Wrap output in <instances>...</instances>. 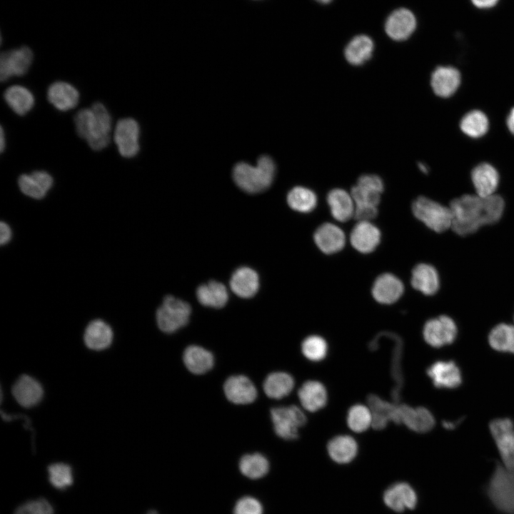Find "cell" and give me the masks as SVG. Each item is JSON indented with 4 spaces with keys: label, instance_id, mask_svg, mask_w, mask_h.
Here are the masks:
<instances>
[{
    "label": "cell",
    "instance_id": "obj_48",
    "mask_svg": "<svg viewBox=\"0 0 514 514\" xmlns=\"http://www.w3.org/2000/svg\"><path fill=\"white\" fill-rule=\"evenodd\" d=\"M378 214L377 206H355L354 216L358 221H370Z\"/></svg>",
    "mask_w": 514,
    "mask_h": 514
},
{
    "label": "cell",
    "instance_id": "obj_2",
    "mask_svg": "<svg viewBox=\"0 0 514 514\" xmlns=\"http://www.w3.org/2000/svg\"><path fill=\"white\" fill-rule=\"evenodd\" d=\"M75 129L94 151H101L111 141L112 119L108 109L100 102L91 108L81 109L74 116Z\"/></svg>",
    "mask_w": 514,
    "mask_h": 514
},
{
    "label": "cell",
    "instance_id": "obj_19",
    "mask_svg": "<svg viewBox=\"0 0 514 514\" xmlns=\"http://www.w3.org/2000/svg\"><path fill=\"white\" fill-rule=\"evenodd\" d=\"M314 241L317 247L326 254H333L342 250L346 244L344 232L331 223L321 224L315 231Z\"/></svg>",
    "mask_w": 514,
    "mask_h": 514
},
{
    "label": "cell",
    "instance_id": "obj_3",
    "mask_svg": "<svg viewBox=\"0 0 514 514\" xmlns=\"http://www.w3.org/2000/svg\"><path fill=\"white\" fill-rule=\"evenodd\" d=\"M276 171L273 159L268 156H261L256 166L245 162L237 163L233 171L236 185L249 193L261 192L272 183Z\"/></svg>",
    "mask_w": 514,
    "mask_h": 514
},
{
    "label": "cell",
    "instance_id": "obj_31",
    "mask_svg": "<svg viewBox=\"0 0 514 514\" xmlns=\"http://www.w3.org/2000/svg\"><path fill=\"white\" fill-rule=\"evenodd\" d=\"M4 99L9 108L19 116H24L29 113L35 104V98L32 92L21 85L8 87L4 93Z\"/></svg>",
    "mask_w": 514,
    "mask_h": 514
},
{
    "label": "cell",
    "instance_id": "obj_22",
    "mask_svg": "<svg viewBox=\"0 0 514 514\" xmlns=\"http://www.w3.org/2000/svg\"><path fill=\"white\" fill-rule=\"evenodd\" d=\"M460 84V74L452 66H438L431 74L430 85L434 93L443 98L453 95Z\"/></svg>",
    "mask_w": 514,
    "mask_h": 514
},
{
    "label": "cell",
    "instance_id": "obj_16",
    "mask_svg": "<svg viewBox=\"0 0 514 514\" xmlns=\"http://www.w3.org/2000/svg\"><path fill=\"white\" fill-rule=\"evenodd\" d=\"M374 299L382 304L396 302L404 292L403 282L392 273H383L374 281L371 289Z\"/></svg>",
    "mask_w": 514,
    "mask_h": 514
},
{
    "label": "cell",
    "instance_id": "obj_38",
    "mask_svg": "<svg viewBox=\"0 0 514 514\" xmlns=\"http://www.w3.org/2000/svg\"><path fill=\"white\" fill-rule=\"evenodd\" d=\"M288 206L294 211L301 213L312 211L317 205L316 194L310 188L303 186L293 188L287 195Z\"/></svg>",
    "mask_w": 514,
    "mask_h": 514
},
{
    "label": "cell",
    "instance_id": "obj_1",
    "mask_svg": "<svg viewBox=\"0 0 514 514\" xmlns=\"http://www.w3.org/2000/svg\"><path fill=\"white\" fill-rule=\"evenodd\" d=\"M453 214L451 230L465 238L477 233L484 226H493L503 216L505 203L500 195L487 197L465 193L450 201Z\"/></svg>",
    "mask_w": 514,
    "mask_h": 514
},
{
    "label": "cell",
    "instance_id": "obj_50",
    "mask_svg": "<svg viewBox=\"0 0 514 514\" xmlns=\"http://www.w3.org/2000/svg\"><path fill=\"white\" fill-rule=\"evenodd\" d=\"M498 0H471L473 4L478 8H490L495 6Z\"/></svg>",
    "mask_w": 514,
    "mask_h": 514
},
{
    "label": "cell",
    "instance_id": "obj_35",
    "mask_svg": "<svg viewBox=\"0 0 514 514\" xmlns=\"http://www.w3.org/2000/svg\"><path fill=\"white\" fill-rule=\"evenodd\" d=\"M183 358L186 368L195 374L204 373L213 366L212 353L200 346H188L185 350Z\"/></svg>",
    "mask_w": 514,
    "mask_h": 514
},
{
    "label": "cell",
    "instance_id": "obj_25",
    "mask_svg": "<svg viewBox=\"0 0 514 514\" xmlns=\"http://www.w3.org/2000/svg\"><path fill=\"white\" fill-rule=\"evenodd\" d=\"M224 392L226 398L236 404L251 403L257 395L254 385L244 376L228 378L224 384Z\"/></svg>",
    "mask_w": 514,
    "mask_h": 514
},
{
    "label": "cell",
    "instance_id": "obj_23",
    "mask_svg": "<svg viewBox=\"0 0 514 514\" xmlns=\"http://www.w3.org/2000/svg\"><path fill=\"white\" fill-rule=\"evenodd\" d=\"M12 394L19 405L24 408H30L40 402L44 390L36 380L27 375H23L14 384Z\"/></svg>",
    "mask_w": 514,
    "mask_h": 514
},
{
    "label": "cell",
    "instance_id": "obj_13",
    "mask_svg": "<svg viewBox=\"0 0 514 514\" xmlns=\"http://www.w3.org/2000/svg\"><path fill=\"white\" fill-rule=\"evenodd\" d=\"M426 373L436 388H455L462 383L459 367L453 361H438L430 365Z\"/></svg>",
    "mask_w": 514,
    "mask_h": 514
},
{
    "label": "cell",
    "instance_id": "obj_29",
    "mask_svg": "<svg viewBox=\"0 0 514 514\" xmlns=\"http://www.w3.org/2000/svg\"><path fill=\"white\" fill-rule=\"evenodd\" d=\"M358 443L348 435H339L332 438L327 444V452L333 461L339 464L351 462L358 453Z\"/></svg>",
    "mask_w": 514,
    "mask_h": 514
},
{
    "label": "cell",
    "instance_id": "obj_30",
    "mask_svg": "<svg viewBox=\"0 0 514 514\" xmlns=\"http://www.w3.org/2000/svg\"><path fill=\"white\" fill-rule=\"evenodd\" d=\"M230 287L238 296L251 298L258 291V276L252 268L241 267L233 273L230 280Z\"/></svg>",
    "mask_w": 514,
    "mask_h": 514
},
{
    "label": "cell",
    "instance_id": "obj_52",
    "mask_svg": "<svg viewBox=\"0 0 514 514\" xmlns=\"http://www.w3.org/2000/svg\"><path fill=\"white\" fill-rule=\"evenodd\" d=\"M462 418L455 421H443V425L445 429L452 430L458 426L462 422Z\"/></svg>",
    "mask_w": 514,
    "mask_h": 514
},
{
    "label": "cell",
    "instance_id": "obj_54",
    "mask_svg": "<svg viewBox=\"0 0 514 514\" xmlns=\"http://www.w3.org/2000/svg\"><path fill=\"white\" fill-rule=\"evenodd\" d=\"M418 168L419 169L424 173H428V167L423 163H418Z\"/></svg>",
    "mask_w": 514,
    "mask_h": 514
},
{
    "label": "cell",
    "instance_id": "obj_10",
    "mask_svg": "<svg viewBox=\"0 0 514 514\" xmlns=\"http://www.w3.org/2000/svg\"><path fill=\"white\" fill-rule=\"evenodd\" d=\"M33 60V51L26 46L3 51L0 56V80L6 81L13 76H24Z\"/></svg>",
    "mask_w": 514,
    "mask_h": 514
},
{
    "label": "cell",
    "instance_id": "obj_17",
    "mask_svg": "<svg viewBox=\"0 0 514 514\" xmlns=\"http://www.w3.org/2000/svg\"><path fill=\"white\" fill-rule=\"evenodd\" d=\"M381 231L370 221H358L350 236L352 246L358 252L368 253L373 251L381 241Z\"/></svg>",
    "mask_w": 514,
    "mask_h": 514
},
{
    "label": "cell",
    "instance_id": "obj_55",
    "mask_svg": "<svg viewBox=\"0 0 514 514\" xmlns=\"http://www.w3.org/2000/svg\"><path fill=\"white\" fill-rule=\"evenodd\" d=\"M316 1L318 2L323 3V4H326V3L330 2L331 0H316Z\"/></svg>",
    "mask_w": 514,
    "mask_h": 514
},
{
    "label": "cell",
    "instance_id": "obj_11",
    "mask_svg": "<svg viewBox=\"0 0 514 514\" xmlns=\"http://www.w3.org/2000/svg\"><path fill=\"white\" fill-rule=\"evenodd\" d=\"M140 127L132 118L119 119L114 128V141L119 154L126 158L136 156L140 149Z\"/></svg>",
    "mask_w": 514,
    "mask_h": 514
},
{
    "label": "cell",
    "instance_id": "obj_39",
    "mask_svg": "<svg viewBox=\"0 0 514 514\" xmlns=\"http://www.w3.org/2000/svg\"><path fill=\"white\" fill-rule=\"evenodd\" d=\"M488 119L480 111L473 110L467 113L461 119L460 127L461 131L472 138L483 136L488 129Z\"/></svg>",
    "mask_w": 514,
    "mask_h": 514
},
{
    "label": "cell",
    "instance_id": "obj_41",
    "mask_svg": "<svg viewBox=\"0 0 514 514\" xmlns=\"http://www.w3.org/2000/svg\"><path fill=\"white\" fill-rule=\"evenodd\" d=\"M348 428L355 433H363L372 427V415L368 405L355 404L351 406L346 416Z\"/></svg>",
    "mask_w": 514,
    "mask_h": 514
},
{
    "label": "cell",
    "instance_id": "obj_42",
    "mask_svg": "<svg viewBox=\"0 0 514 514\" xmlns=\"http://www.w3.org/2000/svg\"><path fill=\"white\" fill-rule=\"evenodd\" d=\"M47 470L49 483L56 489L64 490L72 485L74 475L69 465L64 463H52Z\"/></svg>",
    "mask_w": 514,
    "mask_h": 514
},
{
    "label": "cell",
    "instance_id": "obj_20",
    "mask_svg": "<svg viewBox=\"0 0 514 514\" xmlns=\"http://www.w3.org/2000/svg\"><path fill=\"white\" fill-rule=\"evenodd\" d=\"M416 21L413 13L406 9L394 11L387 19L385 29L392 39H407L415 29Z\"/></svg>",
    "mask_w": 514,
    "mask_h": 514
},
{
    "label": "cell",
    "instance_id": "obj_12",
    "mask_svg": "<svg viewBox=\"0 0 514 514\" xmlns=\"http://www.w3.org/2000/svg\"><path fill=\"white\" fill-rule=\"evenodd\" d=\"M398 410L399 424L405 425L414 432L426 433L435 425L433 415L425 407L413 408L407 404H399Z\"/></svg>",
    "mask_w": 514,
    "mask_h": 514
},
{
    "label": "cell",
    "instance_id": "obj_8",
    "mask_svg": "<svg viewBox=\"0 0 514 514\" xmlns=\"http://www.w3.org/2000/svg\"><path fill=\"white\" fill-rule=\"evenodd\" d=\"M489 428L503 463L514 472V423L510 418H498L490 422Z\"/></svg>",
    "mask_w": 514,
    "mask_h": 514
},
{
    "label": "cell",
    "instance_id": "obj_33",
    "mask_svg": "<svg viewBox=\"0 0 514 514\" xmlns=\"http://www.w3.org/2000/svg\"><path fill=\"white\" fill-rule=\"evenodd\" d=\"M373 48V42L369 36L358 35L348 44L344 55L348 63L353 66H360L371 59Z\"/></svg>",
    "mask_w": 514,
    "mask_h": 514
},
{
    "label": "cell",
    "instance_id": "obj_32",
    "mask_svg": "<svg viewBox=\"0 0 514 514\" xmlns=\"http://www.w3.org/2000/svg\"><path fill=\"white\" fill-rule=\"evenodd\" d=\"M84 339L89 348L101 351L108 348L111 343L113 331L104 321L94 320L87 326Z\"/></svg>",
    "mask_w": 514,
    "mask_h": 514
},
{
    "label": "cell",
    "instance_id": "obj_9",
    "mask_svg": "<svg viewBox=\"0 0 514 514\" xmlns=\"http://www.w3.org/2000/svg\"><path fill=\"white\" fill-rule=\"evenodd\" d=\"M458 328L455 321L447 315L428 320L423 328L425 341L432 347L440 348L453 343Z\"/></svg>",
    "mask_w": 514,
    "mask_h": 514
},
{
    "label": "cell",
    "instance_id": "obj_7",
    "mask_svg": "<svg viewBox=\"0 0 514 514\" xmlns=\"http://www.w3.org/2000/svg\"><path fill=\"white\" fill-rule=\"evenodd\" d=\"M271 418L275 433L284 440L296 439L298 436V428L307 423L304 412L295 405L272 408Z\"/></svg>",
    "mask_w": 514,
    "mask_h": 514
},
{
    "label": "cell",
    "instance_id": "obj_45",
    "mask_svg": "<svg viewBox=\"0 0 514 514\" xmlns=\"http://www.w3.org/2000/svg\"><path fill=\"white\" fill-rule=\"evenodd\" d=\"M51 504L45 498H39L23 503L17 507L14 514H54Z\"/></svg>",
    "mask_w": 514,
    "mask_h": 514
},
{
    "label": "cell",
    "instance_id": "obj_27",
    "mask_svg": "<svg viewBox=\"0 0 514 514\" xmlns=\"http://www.w3.org/2000/svg\"><path fill=\"white\" fill-rule=\"evenodd\" d=\"M298 396L302 407L309 412L321 410L328 400L326 387L317 381H306L299 388Z\"/></svg>",
    "mask_w": 514,
    "mask_h": 514
},
{
    "label": "cell",
    "instance_id": "obj_28",
    "mask_svg": "<svg viewBox=\"0 0 514 514\" xmlns=\"http://www.w3.org/2000/svg\"><path fill=\"white\" fill-rule=\"evenodd\" d=\"M331 213L338 221L346 222L354 216L355 203L351 193L342 188L331 190L326 197Z\"/></svg>",
    "mask_w": 514,
    "mask_h": 514
},
{
    "label": "cell",
    "instance_id": "obj_4",
    "mask_svg": "<svg viewBox=\"0 0 514 514\" xmlns=\"http://www.w3.org/2000/svg\"><path fill=\"white\" fill-rule=\"evenodd\" d=\"M414 216L431 231L440 233L451 228L453 214L445 206L425 196H418L412 203Z\"/></svg>",
    "mask_w": 514,
    "mask_h": 514
},
{
    "label": "cell",
    "instance_id": "obj_46",
    "mask_svg": "<svg viewBox=\"0 0 514 514\" xmlns=\"http://www.w3.org/2000/svg\"><path fill=\"white\" fill-rule=\"evenodd\" d=\"M263 508L256 498L246 496L239 499L233 510V514H262Z\"/></svg>",
    "mask_w": 514,
    "mask_h": 514
},
{
    "label": "cell",
    "instance_id": "obj_6",
    "mask_svg": "<svg viewBox=\"0 0 514 514\" xmlns=\"http://www.w3.org/2000/svg\"><path fill=\"white\" fill-rule=\"evenodd\" d=\"M190 314L188 303L167 296L156 311L158 326L165 333H173L188 323Z\"/></svg>",
    "mask_w": 514,
    "mask_h": 514
},
{
    "label": "cell",
    "instance_id": "obj_21",
    "mask_svg": "<svg viewBox=\"0 0 514 514\" xmlns=\"http://www.w3.org/2000/svg\"><path fill=\"white\" fill-rule=\"evenodd\" d=\"M412 286L425 296H433L440 289V276L436 268L426 263L417 264L412 270Z\"/></svg>",
    "mask_w": 514,
    "mask_h": 514
},
{
    "label": "cell",
    "instance_id": "obj_51",
    "mask_svg": "<svg viewBox=\"0 0 514 514\" xmlns=\"http://www.w3.org/2000/svg\"><path fill=\"white\" fill-rule=\"evenodd\" d=\"M507 126L510 131L514 135V108L510 111L507 118Z\"/></svg>",
    "mask_w": 514,
    "mask_h": 514
},
{
    "label": "cell",
    "instance_id": "obj_14",
    "mask_svg": "<svg viewBox=\"0 0 514 514\" xmlns=\"http://www.w3.org/2000/svg\"><path fill=\"white\" fill-rule=\"evenodd\" d=\"M383 501L388 508L398 513L415 508L418 497L415 490L405 482L396 483L386 489Z\"/></svg>",
    "mask_w": 514,
    "mask_h": 514
},
{
    "label": "cell",
    "instance_id": "obj_49",
    "mask_svg": "<svg viewBox=\"0 0 514 514\" xmlns=\"http://www.w3.org/2000/svg\"><path fill=\"white\" fill-rule=\"evenodd\" d=\"M0 232H1L0 242H1V244L3 245L4 243H6L10 240L11 236V229H10L9 226L4 222H1Z\"/></svg>",
    "mask_w": 514,
    "mask_h": 514
},
{
    "label": "cell",
    "instance_id": "obj_43",
    "mask_svg": "<svg viewBox=\"0 0 514 514\" xmlns=\"http://www.w3.org/2000/svg\"><path fill=\"white\" fill-rule=\"evenodd\" d=\"M301 351L307 359L318 362L326 358L328 353V345L326 340L321 336L311 335L303 341Z\"/></svg>",
    "mask_w": 514,
    "mask_h": 514
},
{
    "label": "cell",
    "instance_id": "obj_26",
    "mask_svg": "<svg viewBox=\"0 0 514 514\" xmlns=\"http://www.w3.org/2000/svg\"><path fill=\"white\" fill-rule=\"evenodd\" d=\"M471 180L476 194L480 197H487L495 193L499 183V175L493 166L482 163L473 169Z\"/></svg>",
    "mask_w": 514,
    "mask_h": 514
},
{
    "label": "cell",
    "instance_id": "obj_40",
    "mask_svg": "<svg viewBox=\"0 0 514 514\" xmlns=\"http://www.w3.org/2000/svg\"><path fill=\"white\" fill-rule=\"evenodd\" d=\"M239 468L243 475L257 479L264 476L268 471L269 463L261 454L254 453L243 455L239 463Z\"/></svg>",
    "mask_w": 514,
    "mask_h": 514
},
{
    "label": "cell",
    "instance_id": "obj_36",
    "mask_svg": "<svg viewBox=\"0 0 514 514\" xmlns=\"http://www.w3.org/2000/svg\"><path fill=\"white\" fill-rule=\"evenodd\" d=\"M293 377L285 372L270 373L264 381L263 390L271 398L281 399L288 395L294 387Z\"/></svg>",
    "mask_w": 514,
    "mask_h": 514
},
{
    "label": "cell",
    "instance_id": "obj_44",
    "mask_svg": "<svg viewBox=\"0 0 514 514\" xmlns=\"http://www.w3.org/2000/svg\"><path fill=\"white\" fill-rule=\"evenodd\" d=\"M351 194L355 206H378L381 193L356 184L351 188Z\"/></svg>",
    "mask_w": 514,
    "mask_h": 514
},
{
    "label": "cell",
    "instance_id": "obj_24",
    "mask_svg": "<svg viewBox=\"0 0 514 514\" xmlns=\"http://www.w3.org/2000/svg\"><path fill=\"white\" fill-rule=\"evenodd\" d=\"M53 183L52 176L45 171H34L30 174H22L18 179L21 192L36 199L44 198Z\"/></svg>",
    "mask_w": 514,
    "mask_h": 514
},
{
    "label": "cell",
    "instance_id": "obj_18",
    "mask_svg": "<svg viewBox=\"0 0 514 514\" xmlns=\"http://www.w3.org/2000/svg\"><path fill=\"white\" fill-rule=\"evenodd\" d=\"M49 102L57 110L66 111L74 109L79 102L80 94L71 84L58 81L52 83L47 89Z\"/></svg>",
    "mask_w": 514,
    "mask_h": 514
},
{
    "label": "cell",
    "instance_id": "obj_34",
    "mask_svg": "<svg viewBox=\"0 0 514 514\" xmlns=\"http://www.w3.org/2000/svg\"><path fill=\"white\" fill-rule=\"evenodd\" d=\"M196 296L202 305L216 308L223 307L228 299L226 286L215 281L198 286Z\"/></svg>",
    "mask_w": 514,
    "mask_h": 514
},
{
    "label": "cell",
    "instance_id": "obj_53",
    "mask_svg": "<svg viewBox=\"0 0 514 514\" xmlns=\"http://www.w3.org/2000/svg\"><path fill=\"white\" fill-rule=\"evenodd\" d=\"M0 133H1V135H0V150H1V152L3 153V151H4V149L6 148V137H5L4 131L2 126H1Z\"/></svg>",
    "mask_w": 514,
    "mask_h": 514
},
{
    "label": "cell",
    "instance_id": "obj_15",
    "mask_svg": "<svg viewBox=\"0 0 514 514\" xmlns=\"http://www.w3.org/2000/svg\"><path fill=\"white\" fill-rule=\"evenodd\" d=\"M367 403L372 415V428L381 430L386 428L390 421L399 424L398 405L395 403L385 400L375 394L367 397Z\"/></svg>",
    "mask_w": 514,
    "mask_h": 514
},
{
    "label": "cell",
    "instance_id": "obj_56",
    "mask_svg": "<svg viewBox=\"0 0 514 514\" xmlns=\"http://www.w3.org/2000/svg\"><path fill=\"white\" fill-rule=\"evenodd\" d=\"M147 514H158V513L155 510H150Z\"/></svg>",
    "mask_w": 514,
    "mask_h": 514
},
{
    "label": "cell",
    "instance_id": "obj_37",
    "mask_svg": "<svg viewBox=\"0 0 514 514\" xmlns=\"http://www.w3.org/2000/svg\"><path fill=\"white\" fill-rule=\"evenodd\" d=\"M488 339L492 348L514 353L513 325L500 323L495 326L490 331Z\"/></svg>",
    "mask_w": 514,
    "mask_h": 514
},
{
    "label": "cell",
    "instance_id": "obj_5",
    "mask_svg": "<svg viewBox=\"0 0 514 514\" xmlns=\"http://www.w3.org/2000/svg\"><path fill=\"white\" fill-rule=\"evenodd\" d=\"M494 506L506 514H514V472L497 464L487 486Z\"/></svg>",
    "mask_w": 514,
    "mask_h": 514
},
{
    "label": "cell",
    "instance_id": "obj_47",
    "mask_svg": "<svg viewBox=\"0 0 514 514\" xmlns=\"http://www.w3.org/2000/svg\"><path fill=\"white\" fill-rule=\"evenodd\" d=\"M356 184L380 193H382L384 189V183L382 178L376 174L369 173L361 175L358 178Z\"/></svg>",
    "mask_w": 514,
    "mask_h": 514
}]
</instances>
